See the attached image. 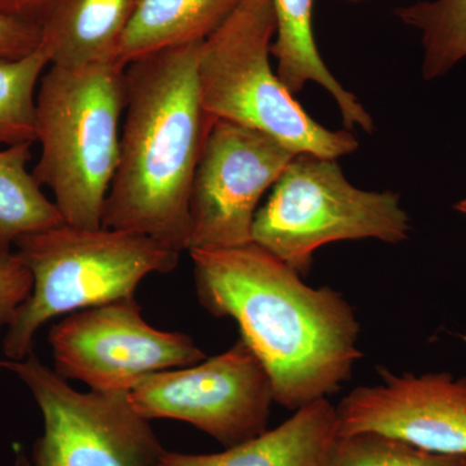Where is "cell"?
<instances>
[{"mask_svg": "<svg viewBox=\"0 0 466 466\" xmlns=\"http://www.w3.org/2000/svg\"><path fill=\"white\" fill-rule=\"evenodd\" d=\"M60 2L61 0H0V15L42 27Z\"/></svg>", "mask_w": 466, "mask_h": 466, "instance_id": "7402d4cb", "label": "cell"}, {"mask_svg": "<svg viewBox=\"0 0 466 466\" xmlns=\"http://www.w3.org/2000/svg\"><path fill=\"white\" fill-rule=\"evenodd\" d=\"M42 27L0 15V57L20 58L41 45Z\"/></svg>", "mask_w": 466, "mask_h": 466, "instance_id": "44dd1931", "label": "cell"}, {"mask_svg": "<svg viewBox=\"0 0 466 466\" xmlns=\"http://www.w3.org/2000/svg\"><path fill=\"white\" fill-rule=\"evenodd\" d=\"M276 20L271 0H242L201 43L198 63L202 106L214 119L274 137L296 153L337 159L359 142L350 131L328 130L294 99L272 70Z\"/></svg>", "mask_w": 466, "mask_h": 466, "instance_id": "5b68a950", "label": "cell"}, {"mask_svg": "<svg viewBox=\"0 0 466 466\" xmlns=\"http://www.w3.org/2000/svg\"><path fill=\"white\" fill-rule=\"evenodd\" d=\"M242 0H139L119 45L116 61L135 60L168 48L204 42Z\"/></svg>", "mask_w": 466, "mask_h": 466, "instance_id": "9a60e30c", "label": "cell"}, {"mask_svg": "<svg viewBox=\"0 0 466 466\" xmlns=\"http://www.w3.org/2000/svg\"><path fill=\"white\" fill-rule=\"evenodd\" d=\"M15 247L34 283L3 339L8 360L25 359L51 319L134 297L147 276L174 271L180 254L139 233L66 223L23 236Z\"/></svg>", "mask_w": 466, "mask_h": 466, "instance_id": "277c9868", "label": "cell"}, {"mask_svg": "<svg viewBox=\"0 0 466 466\" xmlns=\"http://www.w3.org/2000/svg\"><path fill=\"white\" fill-rule=\"evenodd\" d=\"M336 435V407L324 398L254 440L208 455L167 451L159 466H321Z\"/></svg>", "mask_w": 466, "mask_h": 466, "instance_id": "7c38bea8", "label": "cell"}, {"mask_svg": "<svg viewBox=\"0 0 466 466\" xmlns=\"http://www.w3.org/2000/svg\"><path fill=\"white\" fill-rule=\"evenodd\" d=\"M381 377L336 407L337 435L377 433L431 452L466 455V377L386 370Z\"/></svg>", "mask_w": 466, "mask_h": 466, "instance_id": "8fae6325", "label": "cell"}, {"mask_svg": "<svg viewBox=\"0 0 466 466\" xmlns=\"http://www.w3.org/2000/svg\"><path fill=\"white\" fill-rule=\"evenodd\" d=\"M294 155L269 135L217 119L193 177L187 250L249 244L260 198Z\"/></svg>", "mask_w": 466, "mask_h": 466, "instance_id": "30bf717a", "label": "cell"}, {"mask_svg": "<svg viewBox=\"0 0 466 466\" xmlns=\"http://www.w3.org/2000/svg\"><path fill=\"white\" fill-rule=\"evenodd\" d=\"M352 2H360V0H352Z\"/></svg>", "mask_w": 466, "mask_h": 466, "instance_id": "d4e9b609", "label": "cell"}, {"mask_svg": "<svg viewBox=\"0 0 466 466\" xmlns=\"http://www.w3.org/2000/svg\"><path fill=\"white\" fill-rule=\"evenodd\" d=\"M321 466H466V455L431 452L377 433L336 435Z\"/></svg>", "mask_w": 466, "mask_h": 466, "instance_id": "d6986e66", "label": "cell"}, {"mask_svg": "<svg viewBox=\"0 0 466 466\" xmlns=\"http://www.w3.org/2000/svg\"><path fill=\"white\" fill-rule=\"evenodd\" d=\"M134 297L79 309L48 334L55 372L96 391H130L144 377L201 363L191 337L150 327Z\"/></svg>", "mask_w": 466, "mask_h": 466, "instance_id": "9c48e42d", "label": "cell"}, {"mask_svg": "<svg viewBox=\"0 0 466 466\" xmlns=\"http://www.w3.org/2000/svg\"><path fill=\"white\" fill-rule=\"evenodd\" d=\"M395 14L421 33L426 81L447 75L466 57V0L419 2Z\"/></svg>", "mask_w": 466, "mask_h": 466, "instance_id": "e0dca14e", "label": "cell"}, {"mask_svg": "<svg viewBox=\"0 0 466 466\" xmlns=\"http://www.w3.org/2000/svg\"><path fill=\"white\" fill-rule=\"evenodd\" d=\"M33 144L0 149V254L11 253L15 242L23 236L64 223L55 202L27 170Z\"/></svg>", "mask_w": 466, "mask_h": 466, "instance_id": "2e32d148", "label": "cell"}, {"mask_svg": "<svg viewBox=\"0 0 466 466\" xmlns=\"http://www.w3.org/2000/svg\"><path fill=\"white\" fill-rule=\"evenodd\" d=\"M125 66H50L36 91V182L54 195L64 223L99 228L119 159Z\"/></svg>", "mask_w": 466, "mask_h": 466, "instance_id": "3957f363", "label": "cell"}, {"mask_svg": "<svg viewBox=\"0 0 466 466\" xmlns=\"http://www.w3.org/2000/svg\"><path fill=\"white\" fill-rule=\"evenodd\" d=\"M128 397L144 419L188 422L226 449L266 433L275 401L265 366L241 337L195 366L144 377Z\"/></svg>", "mask_w": 466, "mask_h": 466, "instance_id": "ba28073f", "label": "cell"}, {"mask_svg": "<svg viewBox=\"0 0 466 466\" xmlns=\"http://www.w3.org/2000/svg\"><path fill=\"white\" fill-rule=\"evenodd\" d=\"M201 43L168 48L125 69L119 159L101 226L148 236L182 253L198 159L217 119L198 90Z\"/></svg>", "mask_w": 466, "mask_h": 466, "instance_id": "7a4b0ae2", "label": "cell"}, {"mask_svg": "<svg viewBox=\"0 0 466 466\" xmlns=\"http://www.w3.org/2000/svg\"><path fill=\"white\" fill-rule=\"evenodd\" d=\"M139 0H61L42 26L50 66L118 63L119 45Z\"/></svg>", "mask_w": 466, "mask_h": 466, "instance_id": "4fadbf2b", "label": "cell"}, {"mask_svg": "<svg viewBox=\"0 0 466 466\" xmlns=\"http://www.w3.org/2000/svg\"><path fill=\"white\" fill-rule=\"evenodd\" d=\"M14 466H34L33 462L30 461V459L27 458L25 452L23 451H18L16 453V458H15Z\"/></svg>", "mask_w": 466, "mask_h": 466, "instance_id": "603a6c76", "label": "cell"}, {"mask_svg": "<svg viewBox=\"0 0 466 466\" xmlns=\"http://www.w3.org/2000/svg\"><path fill=\"white\" fill-rule=\"evenodd\" d=\"M48 66L41 46L24 57H0V146L35 143L36 91Z\"/></svg>", "mask_w": 466, "mask_h": 466, "instance_id": "ac0fdd59", "label": "cell"}, {"mask_svg": "<svg viewBox=\"0 0 466 466\" xmlns=\"http://www.w3.org/2000/svg\"><path fill=\"white\" fill-rule=\"evenodd\" d=\"M33 275L17 251L0 254V330L14 321L33 289Z\"/></svg>", "mask_w": 466, "mask_h": 466, "instance_id": "ffe728a7", "label": "cell"}, {"mask_svg": "<svg viewBox=\"0 0 466 466\" xmlns=\"http://www.w3.org/2000/svg\"><path fill=\"white\" fill-rule=\"evenodd\" d=\"M276 20L275 42L271 55L276 60V73L291 94L315 82L333 96L343 125L348 130H375V122L354 94L346 90L325 66L319 54L312 30L314 0H271Z\"/></svg>", "mask_w": 466, "mask_h": 466, "instance_id": "5bb4252c", "label": "cell"}, {"mask_svg": "<svg viewBox=\"0 0 466 466\" xmlns=\"http://www.w3.org/2000/svg\"><path fill=\"white\" fill-rule=\"evenodd\" d=\"M189 254L198 300L238 323L276 403L297 410L339 390L361 358L357 315L339 291L309 287L254 242Z\"/></svg>", "mask_w": 466, "mask_h": 466, "instance_id": "6da1fadb", "label": "cell"}, {"mask_svg": "<svg viewBox=\"0 0 466 466\" xmlns=\"http://www.w3.org/2000/svg\"><path fill=\"white\" fill-rule=\"evenodd\" d=\"M410 223L400 195L357 188L337 159L299 153L257 211L251 242L299 274H308L315 251L336 241L407 240Z\"/></svg>", "mask_w": 466, "mask_h": 466, "instance_id": "8992f818", "label": "cell"}, {"mask_svg": "<svg viewBox=\"0 0 466 466\" xmlns=\"http://www.w3.org/2000/svg\"><path fill=\"white\" fill-rule=\"evenodd\" d=\"M455 208L460 211V213L466 214V198L465 200L460 201L459 204H456Z\"/></svg>", "mask_w": 466, "mask_h": 466, "instance_id": "cb8c5ba5", "label": "cell"}, {"mask_svg": "<svg viewBox=\"0 0 466 466\" xmlns=\"http://www.w3.org/2000/svg\"><path fill=\"white\" fill-rule=\"evenodd\" d=\"M32 392L45 421L34 466H159L164 449L128 391H76L34 351L0 361Z\"/></svg>", "mask_w": 466, "mask_h": 466, "instance_id": "52a82bcc", "label": "cell"}]
</instances>
